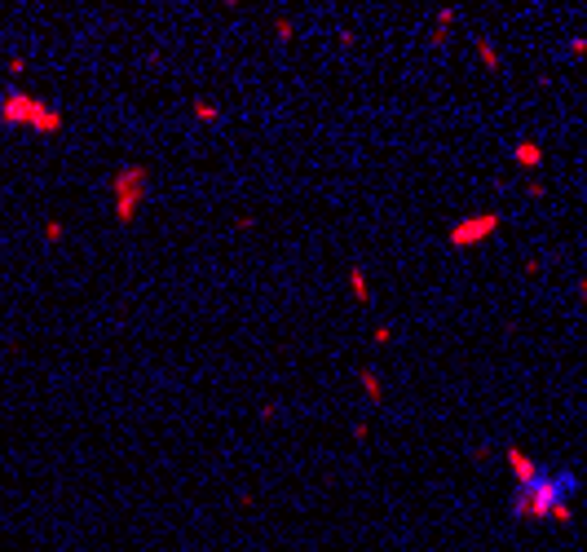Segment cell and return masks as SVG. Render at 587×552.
<instances>
[{
    "label": "cell",
    "instance_id": "6da1fadb",
    "mask_svg": "<svg viewBox=\"0 0 587 552\" xmlns=\"http://www.w3.org/2000/svg\"><path fill=\"white\" fill-rule=\"evenodd\" d=\"M0 124L5 128H31L40 133V137H54V133H62V111L49 106L44 97L27 93L23 85H9L5 93H0Z\"/></svg>",
    "mask_w": 587,
    "mask_h": 552
},
{
    "label": "cell",
    "instance_id": "7a4b0ae2",
    "mask_svg": "<svg viewBox=\"0 0 587 552\" xmlns=\"http://www.w3.org/2000/svg\"><path fill=\"white\" fill-rule=\"evenodd\" d=\"M574 491H579V473H548V468H543L534 486L517 491L512 517H517V522H548L552 508H557L561 499H569Z\"/></svg>",
    "mask_w": 587,
    "mask_h": 552
},
{
    "label": "cell",
    "instance_id": "3957f363",
    "mask_svg": "<svg viewBox=\"0 0 587 552\" xmlns=\"http://www.w3.org/2000/svg\"><path fill=\"white\" fill-rule=\"evenodd\" d=\"M150 195V168L146 164H120L111 173V208H115V221L132 226L142 216V204Z\"/></svg>",
    "mask_w": 587,
    "mask_h": 552
},
{
    "label": "cell",
    "instance_id": "277c9868",
    "mask_svg": "<svg viewBox=\"0 0 587 552\" xmlns=\"http://www.w3.org/2000/svg\"><path fill=\"white\" fill-rule=\"evenodd\" d=\"M499 226H503L499 212H468V216H459V221L446 230V243L455 247V252H464V247H477L486 239H495Z\"/></svg>",
    "mask_w": 587,
    "mask_h": 552
},
{
    "label": "cell",
    "instance_id": "5b68a950",
    "mask_svg": "<svg viewBox=\"0 0 587 552\" xmlns=\"http://www.w3.org/2000/svg\"><path fill=\"white\" fill-rule=\"evenodd\" d=\"M503 464H508V473H512V482H517V491H526V486H534L539 482V460L530 455V450H521V446H508L503 450Z\"/></svg>",
    "mask_w": 587,
    "mask_h": 552
},
{
    "label": "cell",
    "instance_id": "8992f818",
    "mask_svg": "<svg viewBox=\"0 0 587 552\" xmlns=\"http://www.w3.org/2000/svg\"><path fill=\"white\" fill-rule=\"evenodd\" d=\"M512 159H517V168H526V173H534L543 164V146L539 142H530V137H521L512 146Z\"/></svg>",
    "mask_w": 587,
    "mask_h": 552
},
{
    "label": "cell",
    "instance_id": "52a82bcc",
    "mask_svg": "<svg viewBox=\"0 0 587 552\" xmlns=\"http://www.w3.org/2000/svg\"><path fill=\"white\" fill-rule=\"evenodd\" d=\"M345 283H349V296L358 300V305H371V278H366V270L362 265H349V274H345Z\"/></svg>",
    "mask_w": 587,
    "mask_h": 552
},
{
    "label": "cell",
    "instance_id": "ba28073f",
    "mask_svg": "<svg viewBox=\"0 0 587 552\" xmlns=\"http://www.w3.org/2000/svg\"><path fill=\"white\" fill-rule=\"evenodd\" d=\"M358 384H362V398L366 403H384V380H380V372L376 367H358Z\"/></svg>",
    "mask_w": 587,
    "mask_h": 552
},
{
    "label": "cell",
    "instance_id": "9c48e42d",
    "mask_svg": "<svg viewBox=\"0 0 587 552\" xmlns=\"http://www.w3.org/2000/svg\"><path fill=\"white\" fill-rule=\"evenodd\" d=\"M190 111H194V120H199V124H216V120H221V106H216L212 97H194V106H190Z\"/></svg>",
    "mask_w": 587,
    "mask_h": 552
},
{
    "label": "cell",
    "instance_id": "30bf717a",
    "mask_svg": "<svg viewBox=\"0 0 587 552\" xmlns=\"http://www.w3.org/2000/svg\"><path fill=\"white\" fill-rule=\"evenodd\" d=\"M473 49H477V58H481L486 71H499V49H495V40H490V36H481Z\"/></svg>",
    "mask_w": 587,
    "mask_h": 552
},
{
    "label": "cell",
    "instance_id": "8fae6325",
    "mask_svg": "<svg viewBox=\"0 0 587 552\" xmlns=\"http://www.w3.org/2000/svg\"><path fill=\"white\" fill-rule=\"evenodd\" d=\"M292 36H296V23L288 18V13H278V18H274V40H278V44H288Z\"/></svg>",
    "mask_w": 587,
    "mask_h": 552
},
{
    "label": "cell",
    "instance_id": "7c38bea8",
    "mask_svg": "<svg viewBox=\"0 0 587 552\" xmlns=\"http://www.w3.org/2000/svg\"><path fill=\"white\" fill-rule=\"evenodd\" d=\"M459 23V9H438V13H433V27H438V31H450V27H455Z\"/></svg>",
    "mask_w": 587,
    "mask_h": 552
},
{
    "label": "cell",
    "instance_id": "4fadbf2b",
    "mask_svg": "<svg viewBox=\"0 0 587 552\" xmlns=\"http://www.w3.org/2000/svg\"><path fill=\"white\" fill-rule=\"evenodd\" d=\"M552 522H557V526H574V504H569V499H561V504L552 508Z\"/></svg>",
    "mask_w": 587,
    "mask_h": 552
},
{
    "label": "cell",
    "instance_id": "5bb4252c",
    "mask_svg": "<svg viewBox=\"0 0 587 552\" xmlns=\"http://www.w3.org/2000/svg\"><path fill=\"white\" fill-rule=\"evenodd\" d=\"M66 239V226L58 221V216H49V221H44V243H62Z\"/></svg>",
    "mask_w": 587,
    "mask_h": 552
},
{
    "label": "cell",
    "instance_id": "9a60e30c",
    "mask_svg": "<svg viewBox=\"0 0 587 552\" xmlns=\"http://www.w3.org/2000/svg\"><path fill=\"white\" fill-rule=\"evenodd\" d=\"M5 71L18 80V75H27V54H9V62H5Z\"/></svg>",
    "mask_w": 587,
    "mask_h": 552
},
{
    "label": "cell",
    "instance_id": "2e32d148",
    "mask_svg": "<svg viewBox=\"0 0 587 552\" xmlns=\"http://www.w3.org/2000/svg\"><path fill=\"white\" fill-rule=\"evenodd\" d=\"M371 336H376V345H389V341H393V327H389V323H376Z\"/></svg>",
    "mask_w": 587,
    "mask_h": 552
},
{
    "label": "cell",
    "instance_id": "e0dca14e",
    "mask_svg": "<svg viewBox=\"0 0 587 552\" xmlns=\"http://www.w3.org/2000/svg\"><path fill=\"white\" fill-rule=\"evenodd\" d=\"M569 58H587V36H574V40H569Z\"/></svg>",
    "mask_w": 587,
    "mask_h": 552
},
{
    "label": "cell",
    "instance_id": "ac0fdd59",
    "mask_svg": "<svg viewBox=\"0 0 587 552\" xmlns=\"http://www.w3.org/2000/svg\"><path fill=\"white\" fill-rule=\"evenodd\" d=\"M526 199H548V186H543V181H530V186H526Z\"/></svg>",
    "mask_w": 587,
    "mask_h": 552
},
{
    "label": "cell",
    "instance_id": "d6986e66",
    "mask_svg": "<svg viewBox=\"0 0 587 552\" xmlns=\"http://www.w3.org/2000/svg\"><path fill=\"white\" fill-rule=\"evenodd\" d=\"M366 438H371V424L358 420V424H354V442H366Z\"/></svg>",
    "mask_w": 587,
    "mask_h": 552
},
{
    "label": "cell",
    "instance_id": "ffe728a7",
    "mask_svg": "<svg viewBox=\"0 0 587 552\" xmlns=\"http://www.w3.org/2000/svg\"><path fill=\"white\" fill-rule=\"evenodd\" d=\"M252 226H257V216H252V212H243V216H234V230H252Z\"/></svg>",
    "mask_w": 587,
    "mask_h": 552
},
{
    "label": "cell",
    "instance_id": "44dd1931",
    "mask_svg": "<svg viewBox=\"0 0 587 552\" xmlns=\"http://www.w3.org/2000/svg\"><path fill=\"white\" fill-rule=\"evenodd\" d=\"M354 44H358V31L345 27V31H340V49H354Z\"/></svg>",
    "mask_w": 587,
    "mask_h": 552
},
{
    "label": "cell",
    "instance_id": "7402d4cb",
    "mask_svg": "<svg viewBox=\"0 0 587 552\" xmlns=\"http://www.w3.org/2000/svg\"><path fill=\"white\" fill-rule=\"evenodd\" d=\"M539 270H543V261H539V257L526 261V278H539Z\"/></svg>",
    "mask_w": 587,
    "mask_h": 552
},
{
    "label": "cell",
    "instance_id": "603a6c76",
    "mask_svg": "<svg viewBox=\"0 0 587 552\" xmlns=\"http://www.w3.org/2000/svg\"><path fill=\"white\" fill-rule=\"evenodd\" d=\"M278 415V403H261V420H274Z\"/></svg>",
    "mask_w": 587,
    "mask_h": 552
},
{
    "label": "cell",
    "instance_id": "cb8c5ba5",
    "mask_svg": "<svg viewBox=\"0 0 587 552\" xmlns=\"http://www.w3.org/2000/svg\"><path fill=\"white\" fill-rule=\"evenodd\" d=\"M579 300H583V305H587V274L579 278Z\"/></svg>",
    "mask_w": 587,
    "mask_h": 552
}]
</instances>
